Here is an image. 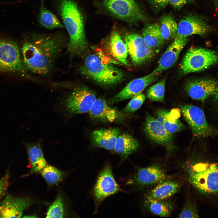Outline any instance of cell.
<instances>
[{
	"label": "cell",
	"mask_w": 218,
	"mask_h": 218,
	"mask_svg": "<svg viewBox=\"0 0 218 218\" xmlns=\"http://www.w3.org/2000/svg\"><path fill=\"white\" fill-rule=\"evenodd\" d=\"M68 40L61 31L25 34L21 49L28 71L43 76L48 75L58 56L66 47Z\"/></svg>",
	"instance_id": "cell-1"
},
{
	"label": "cell",
	"mask_w": 218,
	"mask_h": 218,
	"mask_svg": "<svg viewBox=\"0 0 218 218\" xmlns=\"http://www.w3.org/2000/svg\"><path fill=\"white\" fill-rule=\"evenodd\" d=\"M68 35L66 48L70 56L82 54L88 46L84 19L75 0H52Z\"/></svg>",
	"instance_id": "cell-2"
},
{
	"label": "cell",
	"mask_w": 218,
	"mask_h": 218,
	"mask_svg": "<svg viewBox=\"0 0 218 218\" xmlns=\"http://www.w3.org/2000/svg\"><path fill=\"white\" fill-rule=\"evenodd\" d=\"M187 170L190 182L199 192L207 196L218 193V164L195 160Z\"/></svg>",
	"instance_id": "cell-3"
},
{
	"label": "cell",
	"mask_w": 218,
	"mask_h": 218,
	"mask_svg": "<svg viewBox=\"0 0 218 218\" xmlns=\"http://www.w3.org/2000/svg\"><path fill=\"white\" fill-rule=\"evenodd\" d=\"M80 70L95 82L105 86L117 84L124 76L120 70L112 65L103 63L98 56L93 54L85 57Z\"/></svg>",
	"instance_id": "cell-4"
},
{
	"label": "cell",
	"mask_w": 218,
	"mask_h": 218,
	"mask_svg": "<svg viewBox=\"0 0 218 218\" xmlns=\"http://www.w3.org/2000/svg\"><path fill=\"white\" fill-rule=\"evenodd\" d=\"M27 72L18 43L0 35V73L25 77Z\"/></svg>",
	"instance_id": "cell-5"
},
{
	"label": "cell",
	"mask_w": 218,
	"mask_h": 218,
	"mask_svg": "<svg viewBox=\"0 0 218 218\" xmlns=\"http://www.w3.org/2000/svg\"><path fill=\"white\" fill-rule=\"evenodd\" d=\"M218 62V53L201 48H191L187 52L181 64L184 74L204 70Z\"/></svg>",
	"instance_id": "cell-6"
},
{
	"label": "cell",
	"mask_w": 218,
	"mask_h": 218,
	"mask_svg": "<svg viewBox=\"0 0 218 218\" xmlns=\"http://www.w3.org/2000/svg\"><path fill=\"white\" fill-rule=\"evenodd\" d=\"M104 7L119 19L131 23L146 20L147 18L134 0H104Z\"/></svg>",
	"instance_id": "cell-7"
},
{
	"label": "cell",
	"mask_w": 218,
	"mask_h": 218,
	"mask_svg": "<svg viewBox=\"0 0 218 218\" xmlns=\"http://www.w3.org/2000/svg\"><path fill=\"white\" fill-rule=\"evenodd\" d=\"M180 108L193 136L198 138L206 137L213 134V130L208 124L204 113L200 108L189 104L182 105Z\"/></svg>",
	"instance_id": "cell-8"
},
{
	"label": "cell",
	"mask_w": 218,
	"mask_h": 218,
	"mask_svg": "<svg viewBox=\"0 0 218 218\" xmlns=\"http://www.w3.org/2000/svg\"><path fill=\"white\" fill-rule=\"evenodd\" d=\"M96 99V94L85 86L74 90L67 97L64 102L66 111L70 114L89 112Z\"/></svg>",
	"instance_id": "cell-9"
},
{
	"label": "cell",
	"mask_w": 218,
	"mask_h": 218,
	"mask_svg": "<svg viewBox=\"0 0 218 218\" xmlns=\"http://www.w3.org/2000/svg\"><path fill=\"white\" fill-rule=\"evenodd\" d=\"M120 190L121 189L114 178L110 165H106L98 176L93 189L95 212L105 198Z\"/></svg>",
	"instance_id": "cell-10"
},
{
	"label": "cell",
	"mask_w": 218,
	"mask_h": 218,
	"mask_svg": "<svg viewBox=\"0 0 218 218\" xmlns=\"http://www.w3.org/2000/svg\"><path fill=\"white\" fill-rule=\"evenodd\" d=\"M128 53L134 64L140 65L152 58L156 50L150 47L142 36L137 34L126 35L124 39Z\"/></svg>",
	"instance_id": "cell-11"
},
{
	"label": "cell",
	"mask_w": 218,
	"mask_h": 218,
	"mask_svg": "<svg viewBox=\"0 0 218 218\" xmlns=\"http://www.w3.org/2000/svg\"><path fill=\"white\" fill-rule=\"evenodd\" d=\"M171 177L167 175L159 165H152L138 169L133 177V184L140 188L155 185Z\"/></svg>",
	"instance_id": "cell-12"
},
{
	"label": "cell",
	"mask_w": 218,
	"mask_h": 218,
	"mask_svg": "<svg viewBox=\"0 0 218 218\" xmlns=\"http://www.w3.org/2000/svg\"><path fill=\"white\" fill-rule=\"evenodd\" d=\"M145 131L148 136L157 143L164 146L169 152L174 150L173 135L169 133L156 119L147 114L145 124Z\"/></svg>",
	"instance_id": "cell-13"
},
{
	"label": "cell",
	"mask_w": 218,
	"mask_h": 218,
	"mask_svg": "<svg viewBox=\"0 0 218 218\" xmlns=\"http://www.w3.org/2000/svg\"><path fill=\"white\" fill-rule=\"evenodd\" d=\"M211 30V26L203 18L197 15L190 14L183 17L180 21L177 36L187 37L197 34L203 36Z\"/></svg>",
	"instance_id": "cell-14"
},
{
	"label": "cell",
	"mask_w": 218,
	"mask_h": 218,
	"mask_svg": "<svg viewBox=\"0 0 218 218\" xmlns=\"http://www.w3.org/2000/svg\"><path fill=\"white\" fill-rule=\"evenodd\" d=\"M158 75L152 72L147 75L133 80L120 92L111 98L108 103L113 104L124 100L132 98L141 93L148 86L154 82Z\"/></svg>",
	"instance_id": "cell-15"
},
{
	"label": "cell",
	"mask_w": 218,
	"mask_h": 218,
	"mask_svg": "<svg viewBox=\"0 0 218 218\" xmlns=\"http://www.w3.org/2000/svg\"><path fill=\"white\" fill-rule=\"evenodd\" d=\"M188 40L187 37L177 36L160 59L157 67L152 73L158 75L172 67L177 62Z\"/></svg>",
	"instance_id": "cell-16"
},
{
	"label": "cell",
	"mask_w": 218,
	"mask_h": 218,
	"mask_svg": "<svg viewBox=\"0 0 218 218\" xmlns=\"http://www.w3.org/2000/svg\"><path fill=\"white\" fill-rule=\"evenodd\" d=\"M31 200L15 197L8 194L0 202V218H20L24 211L31 203Z\"/></svg>",
	"instance_id": "cell-17"
},
{
	"label": "cell",
	"mask_w": 218,
	"mask_h": 218,
	"mask_svg": "<svg viewBox=\"0 0 218 218\" xmlns=\"http://www.w3.org/2000/svg\"><path fill=\"white\" fill-rule=\"evenodd\" d=\"M217 85L216 82L213 80L197 79L187 82L185 89L192 99L204 102L214 94Z\"/></svg>",
	"instance_id": "cell-18"
},
{
	"label": "cell",
	"mask_w": 218,
	"mask_h": 218,
	"mask_svg": "<svg viewBox=\"0 0 218 218\" xmlns=\"http://www.w3.org/2000/svg\"><path fill=\"white\" fill-rule=\"evenodd\" d=\"M89 112L91 119L103 122H113L121 116L117 110L110 106L102 98L96 100Z\"/></svg>",
	"instance_id": "cell-19"
},
{
	"label": "cell",
	"mask_w": 218,
	"mask_h": 218,
	"mask_svg": "<svg viewBox=\"0 0 218 218\" xmlns=\"http://www.w3.org/2000/svg\"><path fill=\"white\" fill-rule=\"evenodd\" d=\"M120 131L117 128L101 129L93 131L91 135L93 145L109 150H114Z\"/></svg>",
	"instance_id": "cell-20"
},
{
	"label": "cell",
	"mask_w": 218,
	"mask_h": 218,
	"mask_svg": "<svg viewBox=\"0 0 218 218\" xmlns=\"http://www.w3.org/2000/svg\"><path fill=\"white\" fill-rule=\"evenodd\" d=\"M181 187V184L176 180H165L155 185L148 191L146 198L158 200H167L177 193Z\"/></svg>",
	"instance_id": "cell-21"
},
{
	"label": "cell",
	"mask_w": 218,
	"mask_h": 218,
	"mask_svg": "<svg viewBox=\"0 0 218 218\" xmlns=\"http://www.w3.org/2000/svg\"><path fill=\"white\" fill-rule=\"evenodd\" d=\"M31 165L32 172L41 171L46 165V161L44 157L40 142L34 143L24 142Z\"/></svg>",
	"instance_id": "cell-22"
},
{
	"label": "cell",
	"mask_w": 218,
	"mask_h": 218,
	"mask_svg": "<svg viewBox=\"0 0 218 218\" xmlns=\"http://www.w3.org/2000/svg\"><path fill=\"white\" fill-rule=\"evenodd\" d=\"M139 144L137 141L131 135L127 133L119 135L114 150L119 154L123 160L135 152Z\"/></svg>",
	"instance_id": "cell-23"
},
{
	"label": "cell",
	"mask_w": 218,
	"mask_h": 218,
	"mask_svg": "<svg viewBox=\"0 0 218 218\" xmlns=\"http://www.w3.org/2000/svg\"><path fill=\"white\" fill-rule=\"evenodd\" d=\"M109 44L110 52L113 56L121 63L127 65V47L116 31H114L112 33Z\"/></svg>",
	"instance_id": "cell-24"
},
{
	"label": "cell",
	"mask_w": 218,
	"mask_h": 218,
	"mask_svg": "<svg viewBox=\"0 0 218 218\" xmlns=\"http://www.w3.org/2000/svg\"><path fill=\"white\" fill-rule=\"evenodd\" d=\"M38 20L40 26L48 29L65 28L63 24L56 15L45 8L44 0H41V5Z\"/></svg>",
	"instance_id": "cell-25"
},
{
	"label": "cell",
	"mask_w": 218,
	"mask_h": 218,
	"mask_svg": "<svg viewBox=\"0 0 218 218\" xmlns=\"http://www.w3.org/2000/svg\"><path fill=\"white\" fill-rule=\"evenodd\" d=\"M144 206L153 213L161 217H167L171 213L173 204L167 200H158L146 198Z\"/></svg>",
	"instance_id": "cell-26"
},
{
	"label": "cell",
	"mask_w": 218,
	"mask_h": 218,
	"mask_svg": "<svg viewBox=\"0 0 218 218\" xmlns=\"http://www.w3.org/2000/svg\"><path fill=\"white\" fill-rule=\"evenodd\" d=\"M142 37L147 44L154 49L159 47L164 41L161 35L159 25L156 23L145 25L143 29Z\"/></svg>",
	"instance_id": "cell-27"
},
{
	"label": "cell",
	"mask_w": 218,
	"mask_h": 218,
	"mask_svg": "<svg viewBox=\"0 0 218 218\" xmlns=\"http://www.w3.org/2000/svg\"><path fill=\"white\" fill-rule=\"evenodd\" d=\"M159 26L161 35L164 40L175 38L176 36L178 24L171 15L167 14L161 17Z\"/></svg>",
	"instance_id": "cell-28"
},
{
	"label": "cell",
	"mask_w": 218,
	"mask_h": 218,
	"mask_svg": "<svg viewBox=\"0 0 218 218\" xmlns=\"http://www.w3.org/2000/svg\"><path fill=\"white\" fill-rule=\"evenodd\" d=\"M41 175L48 184L53 185L63 180L64 173L54 167L46 165L41 170Z\"/></svg>",
	"instance_id": "cell-29"
},
{
	"label": "cell",
	"mask_w": 218,
	"mask_h": 218,
	"mask_svg": "<svg viewBox=\"0 0 218 218\" xmlns=\"http://www.w3.org/2000/svg\"><path fill=\"white\" fill-rule=\"evenodd\" d=\"M65 216V212L62 197L58 194L56 199L49 207L46 218H63Z\"/></svg>",
	"instance_id": "cell-30"
},
{
	"label": "cell",
	"mask_w": 218,
	"mask_h": 218,
	"mask_svg": "<svg viewBox=\"0 0 218 218\" xmlns=\"http://www.w3.org/2000/svg\"><path fill=\"white\" fill-rule=\"evenodd\" d=\"M165 80L163 79L150 87L147 91V96L150 100L157 101H164L165 95Z\"/></svg>",
	"instance_id": "cell-31"
},
{
	"label": "cell",
	"mask_w": 218,
	"mask_h": 218,
	"mask_svg": "<svg viewBox=\"0 0 218 218\" xmlns=\"http://www.w3.org/2000/svg\"><path fill=\"white\" fill-rule=\"evenodd\" d=\"M145 99V95L142 93L135 95L122 110L123 113L129 114L134 112L141 107Z\"/></svg>",
	"instance_id": "cell-32"
},
{
	"label": "cell",
	"mask_w": 218,
	"mask_h": 218,
	"mask_svg": "<svg viewBox=\"0 0 218 218\" xmlns=\"http://www.w3.org/2000/svg\"><path fill=\"white\" fill-rule=\"evenodd\" d=\"M199 214L196 204L191 200H188L178 215L179 218H198Z\"/></svg>",
	"instance_id": "cell-33"
},
{
	"label": "cell",
	"mask_w": 218,
	"mask_h": 218,
	"mask_svg": "<svg viewBox=\"0 0 218 218\" xmlns=\"http://www.w3.org/2000/svg\"><path fill=\"white\" fill-rule=\"evenodd\" d=\"M162 124L167 131L172 135L181 130L184 127V125L178 119L174 121L166 120Z\"/></svg>",
	"instance_id": "cell-34"
},
{
	"label": "cell",
	"mask_w": 218,
	"mask_h": 218,
	"mask_svg": "<svg viewBox=\"0 0 218 218\" xmlns=\"http://www.w3.org/2000/svg\"><path fill=\"white\" fill-rule=\"evenodd\" d=\"M151 5L155 10L164 8L169 3L170 0H148Z\"/></svg>",
	"instance_id": "cell-35"
},
{
	"label": "cell",
	"mask_w": 218,
	"mask_h": 218,
	"mask_svg": "<svg viewBox=\"0 0 218 218\" xmlns=\"http://www.w3.org/2000/svg\"><path fill=\"white\" fill-rule=\"evenodd\" d=\"M9 177L8 173L2 178L0 179V199L5 194L9 185Z\"/></svg>",
	"instance_id": "cell-36"
},
{
	"label": "cell",
	"mask_w": 218,
	"mask_h": 218,
	"mask_svg": "<svg viewBox=\"0 0 218 218\" xmlns=\"http://www.w3.org/2000/svg\"><path fill=\"white\" fill-rule=\"evenodd\" d=\"M193 0H170L169 4L175 9H179L191 2Z\"/></svg>",
	"instance_id": "cell-37"
},
{
	"label": "cell",
	"mask_w": 218,
	"mask_h": 218,
	"mask_svg": "<svg viewBox=\"0 0 218 218\" xmlns=\"http://www.w3.org/2000/svg\"><path fill=\"white\" fill-rule=\"evenodd\" d=\"M166 110H159L157 111V120L162 124L164 121L165 120V115L166 112Z\"/></svg>",
	"instance_id": "cell-38"
},
{
	"label": "cell",
	"mask_w": 218,
	"mask_h": 218,
	"mask_svg": "<svg viewBox=\"0 0 218 218\" xmlns=\"http://www.w3.org/2000/svg\"><path fill=\"white\" fill-rule=\"evenodd\" d=\"M214 94V99L216 101L218 104V84L217 85Z\"/></svg>",
	"instance_id": "cell-39"
},
{
	"label": "cell",
	"mask_w": 218,
	"mask_h": 218,
	"mask_svg": "<svg viewBox=\"0 0 218 218\" xmlns=\"http://www.w3.org/2000/svg\"><path fill=\"white\" fill-rule=\"evenodd\" d=\"M217 5H218V0H216Z\"/></svg>",
	"instance_id": "cell-40"
}]
</instances>
